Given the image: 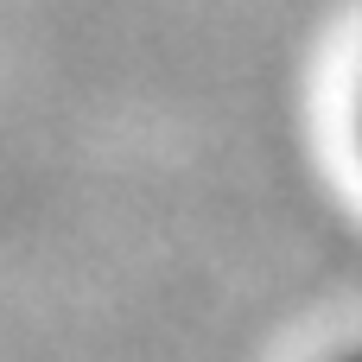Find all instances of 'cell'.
<instances>
[{"label": "cell", "instance_id": "obj_2", "mask_svg": "<svg viewBox=\"0 0 362 362\" xmlns=\"http://www.w3.org/2000/svg\"><path fill=\"white\" fill-rule=\"evenodd\" d=\"M331 362H362V344H350V350H337Z\"/></svg>", "mask_w": 362, "mask_h": 362}, {"label": "cell", "instance_id": "obj_1", "mask_svg": "<svg viewBox=\"0 0 362 362\" xmlns=\"http://www.w3.org/2000/svg\"><path fill=\"white\" fill-rule=\"evenodd\" d=\"M350 115H356V153H362V76H356V102H350Z\"/></svg>", "mask_w": 362, "mask_h": 362}]
</instances>
